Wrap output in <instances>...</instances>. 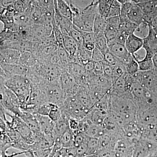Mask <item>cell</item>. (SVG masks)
Instances as JSON below:
<instances>
[{"label": "cell", "instance_id": "cell-1", "mask_svg": "<svg viewBox=\"0 0 157 157\" xmlns=\"http://www.w3.org/2000/svg\"><path fill=\"white\" fill-rule=\"evenodd\" d=\"M5 86L17 97L21 110L25 111L31 93V84L26 76L15 75L6 79Z\"/></svg>", "mask_w": 157, "mask_h": 157}, {"label": "cell", "instance_id": "cell-2", "mask_svg": "<svg viewBox=\"0 0 157 157\" xmlns=\"http://www.w3.org/2000/svg\"><path fill=\"white\" fill-rule=\"evenodd\" d=\"M98 0L92 2L79 13L73 16L74 25L80 30L93 32L94 21L98 13Z\"/></svg>", "mask_w": 157, "mask_h": 157}, {"label": "cell", "instance_id": "cell-3", "mask_svg": "<svg viewBox=\"0 0 157 157\" xmlns=\"http://www.w3.org/2000/svg\"><path fill=\"white\" fill-rule=\"evenodd\" d=\"M39 88L45 94L48 103L62 107L65 98L60 79L45 81L40 86Z\"/></svg>", "mask_w": 157, "mask_h": 157}, {"label": "cell", "instance_id": "cell-4", "mask_svg": "<svg viewBox=\"0 0 157 157\" xmlns=\"http://www.w3.org/2000/svg\"><path fill=\"white\" fill-rule=\"evenodd\" d=\"M60 108L62 112L69 118H73L78 120L83 119L90 110L83 106L74 95L66 98Z\"/></svg>", "mask_w": 157, "mask_h": 157}, {"label": "cell", "instance_id": "cell-5", "mask_svg": "<svg viewBox=\"0 0 157 157\" xmlns=\"http://www.w3.org/2000/svg\"><path fill=\"white\" fill-rule=\"evenodd\" d=\"M6 115L11 118V121H6L7 128L14 129L19 132L21 137L26 143L32 144L34 142L33 132L29 128L26 124L19 117L15 115H11L9 113H6Z\"/></svg>", "mask_w": 157, "mask_h": 157}, {"label": "cell", "instance_id": "cell-6", "mask_svg": "<svg viewBox=\"0 0 157 157\" xmlns=\"http://www.w3.org/2000/svg\"><path fill=\"white\" fill-rule=\"evenodd\" d=\"M0 102L6 111L11 112L19 117L22 114L17 97L6 87L4 91L0 94Z\"/></svg>", "mask_w": 157, "mask_h": 157}, {"label": "cell", "instance_id": "cell-7", "mask_svg": "<svg viewBox=\"0 0 157 157\" xmlns=\"http://www.w3.org/2000/svg\"><path fill=\"white\" fill-rule=\"evenodd\" d=\"M98 13L105 18L120 16L121 4L117 0H98Z\"/></svg>", "mask_w": 157, "mask_h": 157}, {"label": "cell", "instance_id": "cell-8", "mask_svg": "<svg viewBox=\"0 0 157 157\" xmlns=\"http://www.w3.org/2000/svg\"><path fill=\"white\" fill-rule=\"evenodd\" d=\"M60 80L65 99L76 94L79 85L73 76L65 70L62 72Z\"/></svg>", "mask_w": 157, "mask_h": 157}, {"label": "cell", "instance_id": "cell-9", "mask_svg": "<svg viewBox=\"0 0 157 157\" xmlns=\"http://www.w3.org/2000/svg\"><path fill=\"white\" fill-rule=\"evenodd\" d=\"M108 52L112 54L124 66L133 57L129 53L125 46L123 44L117 43H108Z\"/></svg>", "mask_w": 157, "mask_h": 157}, {"label": "cell", "instance_id": "cell-10", "mask_svg": "<svg viewBox=\"0 0 157 157\" xmlns=\"http://www.w3.org/2000/svg\"><path fill=\"white\" fill-rule=\"evenodd\" d=\"M142 48L145 50V55L151 57L157 53V34L149 24L148 33L143 39Z\"/></svg>", "mask_w": 157, "mask_h": 157}, {"label": "cell", "instance_id": "cell-11", "mask_svg": "<svg viewBox=\"0 0 157 157\" xmlns=\"http://www.w3.org/2000/svg\"><path fill=\"white\" fill-rule=\"evenodd\" d=\"M143 11L144 21L148 24L157 17V0L137 3Z\"/></svg>", "mask_w": 157, "mask_h": 157}, {"label": "cell", "instance_id": "cell-12", "mask_svg": "<svg viewBox=\"0 0 157 157\" xmlns=\"http://www.w3.org/2000/svg\"><path fill=\"white\" fill-rule=\"evenodd\" d=\"M120 25V16H114L106 18V26L104 35L107 42L114 40L117 35Z\"/></svg>", "mask_w": 157, "mask_h": 157}, {"label": "cell", "instance_id": "cell-13", "mask_svg": "<svg viewBox=\"0 0 157 157\" xmlns=\"http://www.w3.org/2000/svg\"><path fill=\"white\" fill-rule=\"evenodd\" d=\"M134 148V144L128 140H117L113 149L114 157H132Z\"/></svg>", "mask_w": 157, "mask_h": 157}, {"label": "cell", "instance_id": "cell-14", "mask_svg": "<svg viewBox=\"0 0 157 157\" xmlns=\"http://www.w3.org/2000/svg\"><path fill=\"white\" fill-rule=\"evenodd\" d=\"M21 52L13 48L0 46V64L18 63Z\"/></svg>", "mask_w": 157, "mask_h": 157}, {"label": "cell", "instance_id": "cell-15", "mask_svg": "<svg viewBox=\"0 0 157 157\" xmlns=\"http://www.w3.org/2000/svg\"><path fill=\"white\" fill-rule=\"evenodd\" d=\"M6 76V79L15 75L26 76L29 68L19 63L0 64Z\"/></svg>", "mask_w": 157, "mask_h": 157}, {"label": "cell", "instance_id": "cell-16", "mask_svg": "<svg viewBox=\"0 0 157 157\" xmlns=\"http://www.w3.org/2000/svg\"><path fill=\"white\" fill-rule=\"evenodd\" d=\"M69 118L62 112V117L56 122L55 123V125L52 131V135L55 142H58L60 138L69 128L68 121Z\"/></svg>", "mask_w": 157, "mask_h": 157}, {"label": "cell", "instance_id": "cell-17", "mask_svg": "<svg viewBox=\"0 0 157 157\" xmlns=\"http://www.w3.org/2000/svg\"><path fill=\"white\" fill-rule=\"evenodd\" d=\"M63 34V45L70 56V62H75L78 52V46L76 41L67 34Z\"/></svg>", "mask_w": 157, "mask_h": 157}, {"label": "cell", "instance_id": "cell-18", "mask_svg": "<svg viewBox=\"0 0 157 157\" xmlns=\"http://www.w3.org/2000/svg\"><path fill=\"white\" fill-rule=\"evenodd\" d=\"M124 45L129 53L134 55L143 47V39L137 36L133 33L129 35L127 38Z\"/></svg>", "mask_w": 157, "mask_h": 157}, {"label": "cell", "instance_id": "cell-19", "mask_svg": "<svg viewBox=\"0 0 157 157\" xmlns=\"http://www.w3.org/2000/svg\"><path fill=\"white\" fill-rule=\"evenodd\" d=\"M33 42L28 40H21L12 42H5L0 44L3 48H13L21 52L29 51L32 52Z\"/></svg>", "mask_w": 157, "mask_h": 157}, {"label": "cell", "instance_id": "cell-20", "mask_svg": "<svg viewBox=\"0 0 157 157\" xmlns=\"http://www.w3.org/2000/svg\"><path fill=\"white\" fill-rule=\"evenodd\" d=\"M126 18L132 23L137 25L143 22V13L140 6L135 2H132L127 14Z\"/></svg>", "mask_w": 157, "mask_h": 157}, {"label": "cell", "instance_id": "cell-21", "mask_svg": "<svg viewBox=\"0 0 157 157\" xmlns=\"http://www.w3.org/2000/svg\"><path fill=\"white\" fill-rule=\"evenodd\" d=\"M107 114L105 110L94 107L90 109L84 118L89 120L93 124L102 127Z\"/></svg>", "mask_w": 157, "mask_h": 157}, {"label": "cell", "instance_id": "cell-22", "mask_svg": "<svg viewBox=\"0 0 157 157\" xmlns=\"http://www.w3.org/2000/svg\"><path fill=\"white\" fill-rule=\"evenodd\" d=\"M41 132L45 135H52L55 122L48 116L39 115L36 113Z\"/></svg>", "mask_w": 157, "mask_h": 157}, {"label": "cell", "instance_id": "cell-23", "mask_svg": "<svg viewBox=\"0 0 157 157\" xmlns=\"http://www.w3.org/2000/svg\"><path fill=\"white\" fill-rule=\"evenodd\" d=\"M24 40L20 31H14L3 29L0 33V44L5 42H12Z\"/></svg>", "mask_w": 157, "mask_h": 157}, {"label": "cell", "instance_id": "cell-24", "mask_svg": "<svg viewBox=\"0 0 157 157\" xmlns=\"http://www.w3.org/2000/svg\"><path fill=\"white\" fill-rule=\"evenodd\" d=\"M20 117L33 132V133L41 132L39 128V123L36 116V113L22 111V114Z\"/></svg>", "mask_w": 157, "mask_h": 157}, {"label": "cell", "instance_id": "cell-25", "mask_svg": "<svg viewBox=\"0 0 157 157\" xmlns=\"http://www.w3.org/2000/svg\"><path fill=\"white\" fill-rule=\"evenodd\" d=\"M106 26V18L101 16L99 13L96 14L93 32L95 38L99 35L104 34Z\"/></svg>", "mask_w": 157, "mask_h": 157}, {"label": "cell", "instance_id": "cell-26", "mask_svg": "<svg viewBox=\"0 0 157 157\" xmlns=\"http://www.w3.org/2000/svg\"><path fill=\"white\" fill-rule=\"evenodd\" d=\"M38 63L37 58L31 52L26 51L21 52L18 63L30 68L35 66Z\"/></svg>", "mask_w": 157, "mask_h": 157}, {"label": "cell", "instance_id": "cell-27", "mask_svg": "<svg viewBox=\"0 0 157 157\" xmlns=\"http://www.w3.org/2000/svg\"><path fill=\"white\" fill-rule=\"evenodd\" d=\"M74 141V133L73 131L69 128L66 132L60 138L58 143L61 145L62 147L67 148L73 147Z\"/></svg>", "mask_w": 157, "mask_h": 157}, {"label": "cell", "instance_id": "cell-28", "mask_svg": "<svg viewBox=\"0 0 157 157\" xmlns=\"http://www.w3.org/2000/svg\"><path fill=\"white\" fill-rule=\"evenodd\" d=\"M137 62L139 66V71L146 72L155 69L152 57L145 54L143 59Z\"/></svg>", "mask_w": 157, "mask_h": 157}, {"label": "cell", "instance_id": "cell-29", "mask_svg": "<svg viewBox=\"0 0 157 157\" xmlns=\"http://www.w3.org/2000/svg\"><path fill=\"white\" fill-rule=\"evenodd\" d=\"M84 134L89 137L99 138L104 135V129L102 127L91 123Z\"/></svg>", "mask_w": 157, "mask_h": 157}, {"label": "cell", "instance_id": "cell-30", "mask_svg": "<svg viewBox=\"0 0 157 157\" xmlns=\"http://www.w3.org/2000/svg\"><path fill=\"white\" fill-rule=\"evenodd\" d=\"M95 44L96 48H98L103 54H105L108 51L107 41L104 34L95 37Z\"/></svg>", "mask_w": 157, "mask_h": 157}, {"label": "cell", "instance_id": "cell-31", "mask_svg": "<svg viewBox=\"0 0 157 157\" xmlns=\"http://www.w3.org/2000/svg\"><path fill=\"white\" fill-rule=\"evenodd\" d=\"M88 156L95 155L99 151L98 138L89 137L87 142Z\"/></svg>", "mask_w": 157, "mask_h": 157}, {"label": "cell", "instance_id": "cell-32", "mask_svg": "<svg viewBox=\"0 0 157 157\" xmlns=\"http://www.w3.org/2000/svg\"><path fill=\"white\" fill-rule=\"evenodd\" d=\"M126 72L129 75L134 76L139 71V66L134 56L124 65Z\"/></svg>", "mask_w": 157, "mask_h": 157}, {"label": "cell", "instance_id": "cell-33", "mask_svg": "<svg viewBox=\"0 0 157 157\" xmlns=\"http://www.w3.org/2000/svg\"><path fill=\"white\" fill-rule=\"evenodd\" d=\"M149 30V24L145 21L141 23L137 26L134 33L137 36L143 39L147 36Z\"/></svg>", "mask_w": 157, "mask_h": 157}, {"label": "cell", "instance_id": "cell-34", "mask_svg": "<svg viewBox=\"0 0 157 157\" xmlns=\"http://www.w3.org/2000/svg\"><path fill=\"white\" fill-rule=\"evenodd\" d=\"M48 117L55 123L59 121L62 117V111L60 107L54 104H52V109Z\"/></svg>", "mask_w": 157, "mask_h": 157}, {"label": "cell", "instance_id": "cell-35", "mask_svg": "<svg viewBox=\"0 0 157 157\" xmlns=\"http://www.w3.org/2000/svg\"><path fill=\"white\" fill-rule=\"evenodd\" d=\"M57 52L60 58L61 59L62 61L65 65L67 66L68 63L71 62H70V56L65 48H64L63 44L58 45Z\"/></svg>", "mask_w": 157, "mask_h": 157}, {"label": "cell", "instance_id": "cell-36", "mask_svg": "<svg viewBox=\"0 0 157 157\" xmlns=\"http://www.w3.org/2000/svg\"><path fill=\"white\" fill-rule=\"evenodd\" d=\"M11 147L16 148L19 150L22 151V152H28L29 151L30 144L26 143L22 138L17 142L13 143L11 144Z\"/></svg>", "mask_w": 157, "mask_h": 157}, {"label": "cell", "instance_id": "cell-37", "mask_svg": "<svg viewBox=\"0 0 157 157\" xmlns=\"http://www.w3.org/2000/svg\"><path fill=\"white\" fill-rule=\"evenodd\" d=\"M52 109V104L45 103L39 106L37 108L36 113L42 116H48Z\"/></svg>", "mask_w": 157, "mask_h": 157}, {"label": "cell", "instance_id": "cell-38", "mask_svg": "<svg viewBox=\"0 0 157 157\" xmlns=\"http://www.w3.org/2000/svg\"><path fill=\"white\" fill-rule=\"evenodd\" d=\"M78 30L82 38V45L86 43L95 42V36L93 32H84L79 29Z\"/></svg>", "mask_w": 157, "mask_h": 157}, {"label": "cell", "instance_id": "cell-39", "mask_svg": "<svg viewBox=\"0 0 157 157\" xmlns=\"http://www.w3.org/2000/svg\"><path fill=\"white\" fill-rule=\"evenodd\" d=\"M6 134L9 136L13 143L17 142L22 138L19 132L14 129L7 128Z\"/></svg>", "mask_w": 157, "mask_h": 157}, {"label": "cell", "instance_id": "cell-40", "mask_svg": "<svg viewBox=\"0 0 157 157\" xmlns=\"http://www.w3.org/2000/svg\"><path fill=\"white\" fill-rule=\"evenodd\" d=\"M124 130L127 137L131 139L134 138V136L136 135V132H137L135 130V126L133 124H127L125 126Z\"/></svg>", "mask_w": 157, "mask_h": 157}, {"label": "cell", "instance_id": "cell-41", "mask_svg": "<svg viewBox=\"0 0 157 157\" xmlns=\"http://www.w3.org/2000/svg\"><path fill=\"white\" fill-rule=\"evenodd\" d=\"M104 59V55L98 48L95 47L92 52L91 60L93 62L102 61Z\"/></svg>", "mask_w": 157, "mask_h": 157}, {"label": "cell", "instance_id": "cell-42", "mask_svg": "<svg viewBox=\"0 0 157 157\" xmlns=\"http://www.w3.org/2000/svg\"><path fill=\"white\" fill-rule=\"evenodd\" d=\"M94 73L97 76L104 75V66L102 61L94 62Z\"/></svg>", "mask_w": 157, "mask_h": 157}, {"label": "cell", "instance_id": "cell-43", "mask_svg": "<svg viewBox=\"0 0 157 157\" xmlns=\"http://www.w3.org/2000/svg\"><path fill=\"white\" fill-rule=\"evenodd\" d=\"M103 60L111 65L115 64L119 62H120L108 51L104 55V59Z\"/></svg>", "mask_w": 157, "mask_h": 157}, {"label": "cell", "instance_id": "cell-44", "mask_svg": "<svg viewBox=\"0 0 157 157\" xmlns=\"http://www.w3.org/2000/svg\"><path fill=\"white\" fill-rule=\"evenodd\" d=\"M79 121L76 119L73 118H70L68 121L69 128L72 131H75L78 130V125H79Z\"/></svg>", "mask_w": 157, "mask_h": 157}, {"label": "cell", "instance_id": "cell-45", "mask_svg": "<svg viewBox=\"0 0 157 157\" xmlns=\"http://www.w3.org/2000/svg\"><path fill=\"white\" fill-rule=\"evenodd\" d=\"M7 131V124L6 121L0 117V136L6 135Z\"/></svg>", "mask_w": 157, "mask_h": 157}, {"label": "cell", "instance_id": "cell-46", "mask_svg": "<svg viewBox=\"0 0 157 157\" xmlns=\"http://www.w3.org/2000/svg\"><path fill=\"white\" fill-rule=\"evenodd\" d=\"M86 72L87 73H94V62L91 60L84 66Z\"/></svg>", "mask_w": 157, "mask_h": 157}, {"label": "cell", "instance_id": "cell-47", "mask_svg": "<svg viewBox=\"0 0 157 157\" xmlns=\"http://www.w3.org/2000/svg\"><path fill=\"white\" fill-rule=\"evenodd\" d=\"M6 113H7V111L4 108L0 102V117L2 118L6 121L8 120L6 118V115H6Z\"/></svg>", "mask_w": 157, "mask_h": 157}, {"label": "cell", "instance_id": "cell-48", "mask_svg": "<svg viewBox=\"0 0 157 157\" xmlns=\"http://www.w3.org/2000/svg\"><path fill=\"white\" fill-rule=\"evenodd\" d=\"M6 78L4 76L0 75V94L2 93L6 88L5 82L6 81Z\"/></svg>", "mask_w": 157, "mask_h": 157}, {"label": "cell", "instance_id": "cell-49", "mask_svg": "<svg viewBox=\"0 0 157 157\" xmlns=\"http://www.w3.org/2000/svg\"><path fill=\"white\" fill-rule=\"evenodd\" d=\"M150 25L152 29L157 34V17L154 19L151 23L150 24Z\"/></svg>", "mask_w": 157, "mask_h": 157}, {"label": "cell", "instance_id": "cell-50", "mask_svg": "<svg viewBox=\"0 0 157 157\" xmlns=\"http://www.w3.org/2000/svg\"><path fill=\"white\" fill-rule=\"evenodd\" d=\"M152 60L154 65L155 69L157 70V53L153 56Z\"/></svg>", "mask_w": 157, "mask_h": 157}, {"label": "cell", "instance_id": "cell-51", "mask_svg": "<svg viewBox=\"0 0 157 157\" xmlns=\"http://www.w3.org/2000/svg\"><path fill=\"white\" fill-rule=\"evenodd\" d=\"M121 4H124L126 2H134L135 0H117Z\"/></svg>", "mask_w": 157, "mask_h": 157}, {"label": "cell", "instance_id": "cell-52", "mask_svg": "<svg viewBox=\"0 0 157 157\" xmlns=\"http://www.w3.org/2000/svg\"><path fill=\"white\" fill-rule=\"evenodd\" d=\"M149 1H151V0H135L134 2L136 3H140L145 2H148Z\"/></svg>", "mask_w": 157, "mask_h": 157}, {"label": "cell", "instance_id": "cell-53", "mask_svg": "<svg viewBox=\"0 0 157 157\" xmlns=\"http://www.w3.org/2000/svg\"><path fill=\"white\" fill-rule=\"evenodd\" d=\"M1 157H9V156L7 155H6V152H3L2 153V155H1Z\"/></svg>", "mask_w": 157, "mask_h": 157}]
</instances>
